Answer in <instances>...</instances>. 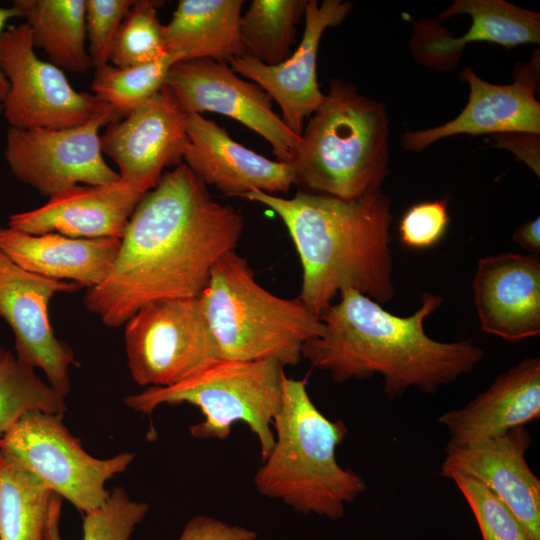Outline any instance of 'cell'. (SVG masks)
Returning <instances> with one entry per match:
<instances>
[{"label":"cell","instance_id":"cell-28","mask_svg":"<svg viewBox=\"0 0 540 540\" xmlns=\"http://www.w3.org/2000/svg\"><path fill=\"white\" fill-rule=\"evenodd\" d=\"M65 398L21 362L0 347V438L25 413L42 411L63 416Z\"/></svg>","mask_w":540,"mask_h":540},{"label":"cell","instance_id":"cell-4","mask_svg":"<svg viewBox=\"0 0 540 540\" xmlns=\"http://www.w3.org/2000/svg\"><path fill=\"white\" fill-rule=\"evenodd\" d=\"M273 432L274 445L254 476L258 493L299 513L342 518L346 504L367 488L361 476L336 459L347 435L345 423L320 412L305 380L286 377Z\"/></svg>","mask_w":540,"mask_h":540},{"label":"cell","instance_id":"cell-6","mask_svg":"<svg viewBox=\"0 0 540 540\" xmlns=\"http://www.w3.org/2000/svg\"><path fill=\"white\" fill-rule=\"evenodd\" d=\"M199 299L220 359L295 366L303 345L324 331L321 318L298 297L282 298L262 287L235 250L215 262Z\"/></svg>","mask_w":540,"mask_h":540},{"label":"cell","instance_id":"cell-32","mask_svg":"<svg viewBox=\"0 0 540 540\" xmlns=\"http://www.w3.org/2000/svg\"><path fill=\"white\" fill-rule=\"evenodd\" d=\"M451 480L467 501L483 540H533L509 508L485 486L463 476Z\"/></svg>","mask_w":540,"mask_h":540},{"label":"cell","instance_id":"cell-22","mask_svg":"<svg viewBox=\"0 0 540 540\" xmlns=\"http://www.w3.org/2000/svg\"><path fill=\"white\" fill-rule=\"evenodd\" d=\"M540 417V358H525L500 373L465 406L439 417L449 433L446 449L471 445Z\"/></svg>","mask_w":540,"mask_h":540},{"label":"cell","instance_id":"cell-34","mask_svg":"<svg viewBox=\"0 0 540 540\" xmlns=\"http://www.w3.org/2000/svg\"><path fill=\"white\" fill-rule=\"evenodd\" d=\"M448 224L446 200L420 202L411 206L399 221V240L408 248H430L440 242Z\"/></svg>","mask_w":540,"mask_h":540},{"label":"cell","instance_id":"cell-30","mask_svg":"<svg viewBox=\"0 0 540 540\" xmlns=\"http://www.w3.org/2000/svg\"><path fill=\"white\" fill-rule=\"evenodd\" d=\"M62 501L61 496L53 494L45 540H60ZM148 509L147 503L132 500L122 487H116L103 505L84 514L82 540H129Z\"/></svg>","mask_w":540,"mask_h":540},{"label":"cell","instance_id":"cell-13","mask_svg":"<svg viewBox=\"0 0 540 540\" xmlns=\"http://www.w3.org/2000/svg\"><path fill=\"white\" fill-rule=\"evenodd\" d=\"M76 283L30 273L0 251V317L15 336L16 357L41 369L48 384L63 398L71 390L70 366H79L70 346L59 340L48 316V304L57 292H73Z\"/></svg>","mask_w":540,"mask_h":540},{"label":"cell","instance_id":"cell-10","mask_svg":"<svg viewBox=\"0 0 540 540\" xmlns=\"http://www.w3.org/2000/svg\"><path fill=\"white\" fill-rule=\"evenodd\" d=\"M34 48L26 23L8 27L2 33L0 65L9 83L2 112L9 127L62 129L102 115H117L94 94L76 91L64 72L38 58Z\"/></svg>","mask_w":540,"mask_h":540},{"label":"cell","instance_id":"cell-19","mask_svg":"<svg viewBox=\"0 0 540 540\" xmlns=\"http://www.w3.org/2000/svg\"><path fill=\"white\" fill-rule=\"evenodd\" d=\"M147 192L122 178L102 185H75L41 207L10 216L8 227L40 235L72 238H119Z\"/></svg>","mask_w":540,"mask_h":540},{"label":"cell","instance_id":"cell-5","mask_svg":"<svg viewBox=\"0 0 540 540\" xmlns=\"http://www.w3.org/2000/svg\"><path fill=\"white\" fill-rule=\"evenodd\" d=\"M388 163L385 105L352 83L332 79L289 163L294 185L302 192L353 201L381 189Z\"/></svg>","mask_w":540,"mask_h":540},{"label":"cell","instance_id":"cell-40","mask_svg":"<svg viewBox=\"0 0 540 540\" xmlns=\"http://www.w3.org/2000/svg\"><path fill=\"white\" fill-rule=\"evenodd\" d=\"M0 228H1V225H0Z\"/></svg>","mask_w":540,"mask_h":540},{"label":"cell","instance_id":"cell-11","mask_svg":"<svg viewBox=\"0 0 540 540\" xmlns=\"http://www.w3.org/2000/svg\"><path fill=\"white\" fill-rule=\"evenodd\" d=\"M118 120L106 114L62 129L9 127L5 161L20 182L48 198L79 183L115 182L120 175L104 159L99 131Z\"/></svg>","mask_w":540,"mask_h":540},{"label":"cell","instance_id":"cell-2","mask_svg":"<svg viewBox=\"0 0 540 540\" xmlns=\"http://www.w3.org/2000/svg\"><path fill=\"white\" fill-rule=\"evenodd\" d=\"M442 303L440 295L425 292L413 314L398 316L345 289L320 316L324 331L303 345L302 358L338 383L379 374L390 400L410 388L433 393L471 372L484 356L471 339L441 342L427 335L424 322Z\"/></svg>","mask_w":540,"mask_h":540},{"label":"cell","instance_id":"cell-38","mask_svg":"<svg viewBox=\"0 0 540 540\" xmlns=\"http://www.w3.org/2000/svg\"><path fill=\"white\" fill-rule=\"evenodd\" d=\"M16 17H21V14L15 7L13 6L9 8L0 7V39H1L2 33L4 32L6 23L10 19L16 18ZM8 90H9V83L0 65V103H2L3 100L5 99L8 93Z\"/></svg>","mask_w":540,"mask_h":540},{"label":"cell","instance_id":"cell-26","mask_svg":"<svg viewBox=\"0 0 540 540\" xmlns=\"http://www.w3.org/2000/svg\"><path fill=\"white\" fill-rule=\"evenodd\" d=\"M53 492L0 451V540H45Z\"/></svg>","mask_w":540,"mask_h":540},{"label":"cell","instance_id":"cell-25","mask_svg":"<svg viewBox=\"0 0 540 540\" xmlns=\"http://www.w3.org/2000/svg\"><path fill=\"white\" fill-rule=\"evenodd\" d=\"M32 32L34 47L44 50L61 70L86 73L92 63L85 48V0H15Z\"/></svg>","mask_w":540,"mask_h":540},{"label":"cell","instance_id":"cell-3","mask_svg":"<svg viewBox=\"0 0 540 540\" xmlns=\"http://www.w3.org/2000/svg\"><path fill=\"white\" fill-rule=\"evenodd\" d=\"M244 198L285 225L302 268L298 298L311 312L320 317L345 289L381 305L393 299L391 202L381 189L353 201L302 191L285 198L253 190Z\"/></svg>","mask_w":540,"mask_h":540},{"label":"cell","instance_id":"cell-31","mask_svg":"<svg viewBox=\"0 0 540 540\" xmlns=\"http://www.w3.org/2000/svg\"><path fill=\"white\" fill-rule=\"evenodd\" d=\"M163 2L136 0L121 23L109 60L116 67H129L157 61L167 52L164 25L157 8Z\"/></svg>","mask_w":540,"mask_h":540},{"label":"cell","instance_id":"cell-7","mask_svg":"<svg viewBox=\"0 0 540 540\" xmlns=\"http://www.w3.org/2000/svg\"><path fill=\"white\" fill-rule=\"evenodd\" d=\"M285 378L277 361L219 359L177 384L149 387L124 402L143 414L162 404L200 408L204 420L189 428L196 439L225 440L232 426L242 422L258 439L263 460L274 445L273 421L282 405Z\"/></svg>","mask_w":540,"mask_h":540},{"label":"cell","instance_id":"cell-39","mask_svg":"<svg viewBox=\"0 0 540 540\" xmlns=\"http://www.w3.org/2000/svg\"><path fill=\"white\" fill-rule=\"evenodd\" d=\"M2 112V103H0V113Z\"/></svg>","mask_w":540,"mask_h":540},{"label":"cell","instance_id":"cell-35","mask_svg":"<svg viewBox=\"0 0 540 540\" xmlns=\"http://www.w3.org/2000/svg\"><path fill=\"white\" fill-rule=\"evenodd\" d=\"M255 531L222 520L197 515L190 519L178 540H255Z\"/></svg>","mask_w":540,"mask_h":540},{"label":"cell","instance_id":"cell-37","mask_svg":"<svg viewBox=\"0 0 540 540\" xmlns=\"http://www.w3.org/2000/svg\"><path fill=\"white\" fill-rule=\"evenodd\" d=\"M513 241L528 252L538 256L540 253V219L539 217L519 225L513 235Z\"/></svg>","mask_w":540,"mask_h":540},{"label":"cell","instance_id":"cell-12","mask_svg":"<svg viewBox=\"0 0 540 540\" xmlns=\"http://www.w3.org/2000/svg\"><path fill=\"white\" fill-rule=\"evenodd\" d=\"M167 85L187 113L214 112L230 117L263 137L278 161L291 163L300 142L259 85L240 78L227 62L192 59L176 62Z\"/></svg>","mask_w":540,"mask_h":540},{"label":"cell","instance_id":"cell-16","mask_svg":"<svg viewBox=\"0 0 540 540\" xmlns=\"http://www.w3.org/2000/svg\"><path fill=\"white\" fill-rule=\"evenodd\" d=\"M352 3L342 0H307L305 29L297 49L283 63L268 66L248 55L229 62L238 75L251 79L275 100L282 120L301 135L305 118L311 116L324 99L316 73L321 37L328 27H336L349 15Z\"/></svg>","mask_w":540,"mask_h":540},{"label":"cell","instance_id":"cell-17","mask_svg":"<svg viewBox=\"0 0 540 540\" xmlns=\"http://www.w3.org/2000/svg\"><path fill=\"white\" fill-rule=\"evenodd\" d=\"M531 435L525 426L464 447L446 449L440 475L473 479L485 486L540 540V480L530 469L525 453Z\"/></svg>","mask_w":540,"mask_h":540},{"label":"cell","instance_id":"cell-9","mask_svg":"<svg viewBox=\"0 0 540 540\" xmlns=\"http://www.w3.org/2000/svg\"><path fill=\"white\" fill-rule=\"evenodd\" d=\"M124 325L127 365L140 386H172L220 359L199 298L151 302Z\"/></svg>","mask_w":540,"mask_h":540},{"label":"cell","instance_id":"cell-15","mask_svg":"<svg viewBox=\"0 0 540 540\" xmlns=\"http://www.w3.org/2000/svg\"><path fill=\"white\" fill-rule=\"evenodd\" d=\"M539 51L515 69L513 83L496 85L465 68L460 76L469 85L468 102L451 121L402 136L405 150L418 152L445 137L509 132L540 134V103L535 97L539 80Z\"/></svg>","mask_w":540,"mask_h":540},{"label":"cell","instance_id":"cell-29","mask_svg":"<svg viewBox=\"0 0 540 540\" xmlns=\"http://www.w3.org/2000/svg\"><path fill=\"white\" fill-rule=\"evenodd\" d=\"M180 60L181 55L169 52L146 64L129 67L106 64L96 68L91 90L119 117H126L163 87L169 70Z\"/></svg>","mask_w":540,"mask_h":540},{"label":"cell","instance_id":"cell-27","mask_svg":"<svg viewBox=\"0 0 540 540\" xmlns=\"http://www.w3.org/2000/svg\"><path fill=\"white\" fill-rule=\"evenodd\" d=\"M307 0H253L240 18L245 55L268 66L286 61Z\"/></svg>","mask_w":540,"mask_h":540},{"label":"cell","instance_id":"cell-14","mask_svg":"<svg viewBox=\"0 0 540 540\" xmlns=\"http://www.w3.org/2000/svg\"><path fill=\"white\" fill-rule=\"evenodd\" d=\"M188 113L167 85L100 135L103 154L119 168L120 178L146 192L169 166L183 162Z\"/></svg>","mask_w":540,"mask_h":540},{"label":"cell","instance_id":"cell-20","mask_svg":"<svg viewBox=\"0 0 540 540\" xmlns=\"http://www.w3.org/2000/svg\"><path fill=\"white\" fill-rule=\"evenodd\" d=\"M188 143L183 163L205 184L227 196L250 191L287 193L294 185L289 163L273 161L234 140L224 127L188 113Z\"/></svg>","mask_w":540,"mask_h":540},{"label":"cell","instance_id":"cell-33","mask_svg":"<svg viewBox=\"0 0 540 540\" xmlns=\"http://www.w3.org/2000/svg\"><path fill=\"white\" fill-rule=\"evenodd\" d=\"M134 0H85L88 54L96 69L108 64L116 34Z\"/></svg>","mask_w":540,"mask_h":540},{"label":"cell","instance_id":"cell-21","mask_svg":"<svg viewBox=\"0 0 540 540\" xmlns=\"http://www.w3.org/2000/svg\"><path fill=\"white\" fill-rule=\"evenodd\" d=\"M468 14L466 34L452 37L436 21L414 23L409 48L421 64L437 70L455 67L469 42L487 41L504 47L540 43V14L503 0H456L439 19Z\"/></svg>","mask_w":540,"mask_h":540},{"label":"cell","instance_id":"cell-1","mask_svg":"<svg viewBox=\"0 0 540 540\" xmlns=\"http://www.w3.org/2000/svg\"><path fill=\"white\" fill-rule=\"evenodd\" d=\"M243 229L242 214L215 200L182 162L138 203L108 276L87 289L84 305L118 328L151 302L199 298L215 262L235 250Z\"/></svg>","mask_w":540,"mask_h":540},{"label":"cell","instance_id":"cell-24","mask_svg":"<svg viewBox=\"0 0 540 540\" xmlns=\"http://www.w3.org/2000/svg\"><path fill=\"white\" fill-rule=\"evenodd\" d=\"M242 0H180L164 25L167 52L182 60L230 62L245 55L240 35Z\"/></svg>","mask_w":540,"mask_h":540},{"label":"cell","instance_id":"cell-8","mask_svg":"<svg viewBox=\"0 0 540 540\" xmlns=\"http://www.w3.org/2000/svg\"><path fill=\"white\" fill-rule=\"evenodd\" d=\"M62 418L42 411L25 413L0 438V451L85 514L104 504L109 495L105 483L126 471L135 455L122 452L107 459L90 455Z\"/></svg>","mask_w":540,"mask_h":540},{"label":"cell","instance_id":"cell-18","mask_svg":"<svg viewBox=\"0 0 540 540\" xmlns=\"http://www.w3.org/2000/svg\"><path fill=\"white\" fill-rule=\"evenodd\" d=\"M480 328L507 341L540 334V259L520 253L480 258L472 281Z\"/></svg>","mask_w":540,"mask_h":540},{"label":"cell","instance_id":"cell-36","mask_svg":"<svg viewBox=\"0 0 540 540\" xmlns=\"http://www.w3.org/2000/svg\"><path fill=\"white\" fill-rule=\"evenodd\" d=\"M539 135L525 132H509L493 136L497 139L498 146L513 152L517 158L524 161L539 176Z\"/></svg>","mask_w":540,"mask_h":540},{"label":"cell","instance_id":"cell-23","mask_svg":"<svg viewBox=\"0 0 540 540\" xmlns=\"http://www.w3.org/2000/svg\"><path fill=\"white\" fill-rule=\"evenodd\" d=\"M121 244L119 238H72L58 233L33 235L0 228V251L20 268L87 289L108 276Z\"/></svg>","mask_w":540,"mask_h":540}]
</instances>
